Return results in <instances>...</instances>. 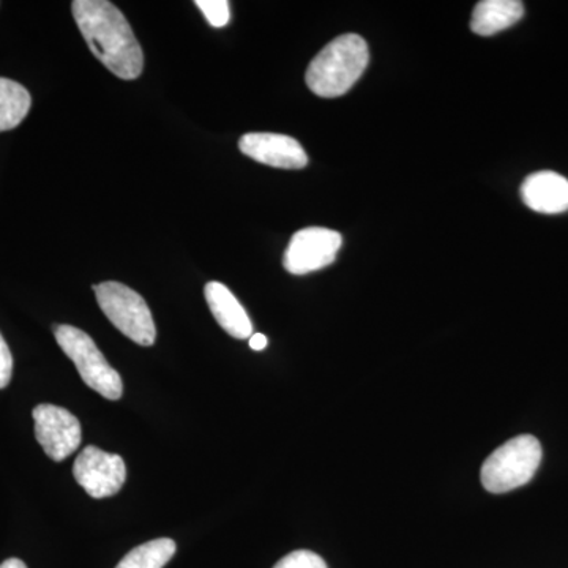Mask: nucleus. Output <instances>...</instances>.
Here are the masks:
<instances>
[{
    "instance_id": "9",
    "label": "nucleus",
    "mask_w": 568,
    "mask_h": 568,
    "mask_svg": "<svg viewBox=\"0 0 568 568\" xmlns=\"http://www.w3.org/2000/svg\"><path fill=\"white\" fill-rule=\"evenodd\" d=\"M239 149L254 162L280 170H302L308 164L301 142L286 134L246 133L239 141Z\"/></svg>"
},
{
    "instance_id": "11",
    "label": "nucleus",
    "mask_w": 568,
    "mask_h": 568,
    "mask_svg": "<svg viewBox=\"0 0 568 568\" xmlns=\"http://www.w3.org/2000/svg\"><path fill=\"white\" fill-rule=\"evenodd\" d=\"M205 301L216 323L224 332L237 339L252 338L253 324L244 306L224 284L211 282L205 284Z\"/></svg>"
},
{
    "instance_id": "1",
    "label": "nucleus",
    "mask_w": 568,
    "mask_h": 568,
    "mask_svg": "<svg viewBox=\"0 0 568 568\" xmlns=\"http://www.w3.org/2000/svg\"><path fill=\"white\" fill-rule=\"evenodd\" d=\"M71 13L93 55L121 80L133 81L144 69V52L122 11L108 0H74Z\"/></svg>"
},
{
    "instance_id": "2",
    "label": "nucleus",
    "mask_w": 568,
    "mask_h": 568,
    "mask_svg": "<svg viewBox=\"0 0 568 568\" xmlns=\"http://www.w3.org/2000/svg\"><path fill=\"white\" fill-rule=\"evenodd\" d=\"M368 44L357 33H346L327 44L306 70L310 91L323 99H336L353 89L368 67Z\"/></svg>"
},
{
    "instance_id": "7",
    "label": "nucleus",
    "mask_w": 568,
    "mask_h": 568,
    "mask_svg": "<svg viewBox=\"0 0 568 568\" xmlns=\"http://www.w3.org/2000/svg\"><path fill=\"white\" fill-rule=\"evenodd\" d=\"M73 476L89 496L104 499L121 491L126 480V466L121 455L89 446L78 455Z\"/></svg>"
},
{
    "instance_id": "18",
    "label": "nucleus",
    "mask_w": 568,
    "mask_h": 568,
    "mask_svg": "<svg viewBox=\"0 0 568 568\" xmlns=\"http://www.w3.org/2000/svg\"><path fill=\"white\" fill-rule=\"evenodd\" d=\"M267 338L263 334H253L250 338V347L254 351H263L267 347Z\"/></svg>"
},
{
    "instance_id": "13",
    "label": "nucleus",
    "mask_w": 568,
    "mask_h": 568,
    "mask_svg": "<svg viewBox=\"0 0 568 568\" xmlns=\"http://www.w3.org/2000/svg\"><path fill=\"white\" fill-rule=\"evenodd\" d=\"M32 97L20 82L0 78V133L17 129L31 110Z\"/></svg>"
},
{
    "instance_id": "3",
    "label": "nucleus",
    "mask_w": 568,
    "mask_h": 568,
    "mask_svg": "<svg viewBox=\"0 0 568 568\" xmlns=\"http://www.w3.org/2000/svg\"><path fill=\"white\" fill-rule=\"evenodd\" d=\"M540 443L537 437H514L493 452L481 467V484L495 495L525 487L536 476L541 462Z\"/></svg>"
},
{
    "instance_id": "8",
    "label": "nucleus",
    "mask_w": 568,
    "mask_h": 568,
    "mask_svg": "<svg viewBox=\"0 0 568 568\" xmlns=\"http://www.w3.org/2000/svg\"><path fill=\"white\" fill-rule=\"evenodd\" d=\"M36 437L52 462L61 463L81 446V424L63 407L40 405L33 409Z\"/></svg>"
},
{
    "instance_id": "12",
    "label": "nucleus",
    "mask_w": 568,
    "mask_h": 568,
    "mask_svg": "<svg viewBox=\"0 0 568 568\" xmlns=\"http://www.w3.org/2000/svg\"><path fill=\"white\" fill-rule=\"evenodd\" d=\"M525 14L519 0H481L474 9L470 29L481 37L495 36L517 24Z\"/></svg>"
},
{
    "instance_id": "14",
    "label": "nucleus",
    "mask_w": 568,
    "mask_h": 568,
    "mask_svg": "<svg viewBox=\"0 0 568 568\" xmlns=\"http://www.w3.org/2000/svg\"><path fill=\"white\" fill-rule=\"evenodd\" d=\"M175 541L156 538L132 549L115 568H163L175 555Z\"/></svg>"
},
{
    "instance_id": "6",
    "label": "nucleus",
    "mask_w": 568,
    "mask_h": 568,
    "mask_svg": "<svg viewBox=\"0 0 568 568\" xmlns=\"http://www.w3.org/2000/svg\"><path fill=\"white\" fill-rule=\"evenodd\" d=\"M343 245L342 234L327 227L297 231L284 252L283 265L290 274L306 275L334 264Z\"/></svg>"
},
{
    "instance_id": "17",
    "label": "nucleus",
    "mask_w": 568,
    "mask_h": 568,
    "mask_svg": "<svg viewBox=\"0 0 568 568\" xmlns=\"http://www.w3.org/2000/svg\"><path fill=\"white\" fill-rule=\"evenodd\" d=\"M11 375H13V357H11L9 345L0 335V388L9 386Z\"/></svg>"
},
{
    "instance_id": "15",
    "label": "nucleus",
    "mask_w": 568,
    "mask_h": 568,
    "mask_svg": "<svg viewBox=\"0 0 568 568\" xmlns=\"http://www.w3.org/2000/svg\"><path fill=\"white\" fill-rule=\"evenodd\" d=\"M196 7L203 11L209 24L213 28H224L230 22V2L227 0H197Z\"/></svg>"
},
{
    "instance_id": "16",
    "label": "nucleus",
    "mask_w": 568,
    "mask_h": 568,
    "mask_svg": "<svg viewBox=\"0 0 568 568\" xmlns=\"http://www.w3.org/2000/svg\"><path fill=\"white\" fill-rule=\"evenodd\" d=\"M274 568H327V564L316 552L298 549V551L284 556L275 564Z\"/></svg>"
},
{
    "instance_id": "10",
    "label": "nucleus",
    "mask_w": 568,
    "mask_h": 568,
    "mask_svg": "<svg viewBox=\"0 0 568 568\" xmlns=\"http://www.w3.org/2000/svg\"><path fill=\"white\" fill-rule=\"evenodd\" d=\"M521 197L534 212L545 215L567 212L568 181L555 171H538L523 182Z\"/></svg>"
},
{
    "instance_id": "19",
    "label": "nucleus",
    "mask_w": 568,
    "mask_h": 568,
    "mask_svg": "<svg viewBox=\"0 0 568 568\" xmlns=\"http://www.w3.org/2000/svg\"><path fill=\"white\" fill-rule=\"evenodd\" d=\"M0 568H28L21 559H7L6 562L0 564Z\"/></svg>"
},
{
    "instance_id": "5",
    "label": "nucleus",
    "mask_w": 568,
    "mask_h": 568,
    "mask_svg": "<svg viewBox=\"0 0 568 568\" xmlns=\"http://www.w3.org/2000/svg\"><path fill=\"white\" fill-rule=\"evenodd\" d=\"M93 291L100 308L118 331L140 346H153L155 323L151 308L136 291L118 282L95 284Z\"/></svg>"
},
{
    "instance_id": "4",
    "label": "nucleus",
    "mask_w": 568,
    "mask_h": 568,
    "mask_svg": "<svg viewBox=\"0 0 568 568\" xmlns=\"http://www.w3.org/2000/svg\"><path fill=\"white\" fill-rule=\"evenodd\" d=\"M55 339L67 357L73 362L84 381L85 386L91 387L97 394L106 399L121 398L123 394L122 377L115 372L95 342L73 325H55Z\"/></svg>"
}]
</instances>
